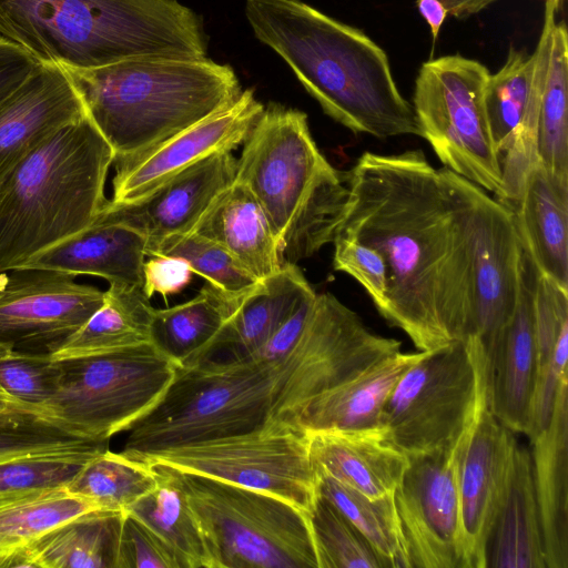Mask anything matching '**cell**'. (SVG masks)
I'll list each match as a JSON object with an SVG mask.
<instances>
[{
  "label": "cell",
  "instance_id": "17",
  "mask_svg": "<svg viewBox=\"0 0 568 568\" xmlns=\"http://www.w3.org/2000/svg\"><path fill=\"white\" fill-rule=\"evenodd\" d=\"M264 105L252 89L231 105L128 158L115 159L111 205L136 202L166 180L221 152H232L246 140Z\"/></svg>",
  "mask_w": 568,
  "mask_h": 568
},
{
  "label": "cell",
  "instance_id": "30",
  "mask_svg": "<svg viewBox=\"0 0 568 568\" xmlns=\"http://www.w3.org/2000/svg\"><path fill=\"white\" fill-rule=\"evenodd\" d=\"M308 285L297 264L284 262L278 272L227 305L229 317L204 357L215 353L247 355L258 349Z\"/></svg>",
  "mask_w": 568,
  "mask_h": 568
},
{
  "label": "cell",
  "instance_id": "47",
  "mask_svg": "<svg viewBox=\"0 0 568 568\" xmlns=\"http://www.w3.org/2000/svg\"><path fill=\"white\" fill-rule=\"evenodd\" d=\"M148 257L142 267V290L148 298L160 294L166 301L191 282L193 272L185 261L165 255Z\"/></svg>",
  "mask_w": 568,
  "mask_h": 568
},
{
  "label": "cell",
  "instance_id": "15",
  "mask_svg": "<svg viewBox=\"0 0 568 568\" xmlns=\"http://www.w3.org/2000/svg\"><path fill=\"white\" fill-rule=\"evenodd\" d=\"M456 444L408 456L409 465L394 491L407 568H467Z\"/></svg>",
  "mask_w": 568,
  "mask_h": 568
},
{
  "label": "cell",
  "instance_id": "40",
  "mask_svg": "<svg viewBox=\"0 0 568 568\" xmlns=\"http://www.w3.org/2000/svg\"><path fill=\"white\" fill-rule=\"evenodd\" d=\"M318 568H390L368 539L327 499L308 515Z\"/></svg>",
  "mask_w": 568,
  "mask_h": 568
},
{
  "label": "cell",
  "instance_id": "24",
  "mask_svg": "<svg viewBox=\"0 0 568 568\" xmlns=\"http://www.w3.org/2000/svg\"><path fill=\"white\" fill-rule=\"evenodd\" d=\"M425 354L398 352L381 359L313 398L295 425L307 433L379 429L384 407L397 382Z\"/></svg>",
  "mask_w": 568,
  "mask_h": 568
},
{
  "label": "cell",
  "instance_id": "37",
  "mask_svg": "<svg viewBox=\"0 0 568 568\" xmlns=\"http://www.w3.org/2000/svg\"><path fill=\"white\" fill-rule=\"evenodd\" d=\"M95 510L103 509L65 487L0 508V567L9 556L49 531Z\"/></svg>",
  "mask_w": 568,
  "mask_h": 568
},
{
  "label": "cell",
  "instance_id": "8",
  "mask_svg": "<svg viewBox=\"0 0 568 568\" xmlns=\"http://www.w3.org/2000/svg\"><path fill=\"white\" fill-rule=\"evenodd\" d=\"M169 468L201 526L213 568H318L306 513L274 495Z\"/></svg>",
  "mask_w": 568,
  "mask_h": 568
},
{
  "label": "cell",
  "instance_id": "34",
  "mask_svg": "<svg viewBox=\"0 0 568 568\" xmlns=\"http://www.w3.org/2000/svg\"><path fill=\"white\" fill-rule=\"evenodd\" d=\"M537 160L550 173L568 178V34L555 23L544 78L537 126Z\"/></svg>",
  "mask_w": 568,
  "mask_h": 568
},
{
  "label": "cell",
  "instance_id": "18",
  "mask_svg": "<svg viewBox=\"0 0 568 568\" xmlns=\"http://www.w3.org/2000/svg\"><path fill=\"white\" fill-rule=\"evenodd\" d=\"M514 433L491 413L488 397L456 444L457 486L467 568H486V545L506 493Z\"/></svg>",
  "mask_w": 568,
  "mask_h": 568
},
{
  "label": "cell",
  "instance_id": "7",
  "mask_svg": "<svg viewBox=\"0 0 568 568\" xmlns=\"http://www.w3.org/2000/svg\"><path fill=\"white\" fill-rule=\"evenodd\" d=\"M235 180L261 204L284 262L296 264L333 242L347 176L320 151L303 111L264 106L243 143Z\"/></svg>",
  "mask_w": 568,
  "mask_h": 568
},
{
  "label": "cell",
  "instance_id": "2",
  "mask_svg": "<svg viewBox=\"0 0 568 568\" xmlns=\"http://www.w3.org/2000/svg\"><path fill=\"white\" fill-rule=\"evenodd\" d=\"M331 293H317L293 348L275 359L215 353L178 367L160 402L126 432L130 458L160 449L295 425L316 396L400 352ZM296 426V425H295Z\"/></svg>",
  "mask_w": 568,
  "mask_h": 568
},
{
  "label": "cell",
  "instance_id": "31",
  "mask_svg": "<svg viewBox=\"0 0 568 568\" xmlns=\"http://www.w3.org/2000/svg\"><path fill=\"white\" fill-rule=\"evenodd\" d=\"M153 311L141 286L111 283L101 306L49 356L67 361L151 343Z\"/></svg>",
  "mask_w": 568,
  "mask_h": 568
},
{
  "label": "cell",
  "instance_id": "3",
  "mask_svg": "<svg viewBox=\"0 0 568 568\" xmlns=\"http://www.w3.org/2000/svg\"><path fill=\"white\" fill-rule=\"evenodd\" d=\"M255 34L292 69L323 111L354 133L422 136L385 51L362 30L302 0H246Z\"/></svg>",
  "mask_w": 568,
  "mask_h": 568
},
{
  "label": "cell",
  "instance_id": "13",
  "mask_svg": "<svg viewBox=\"0 0 568 568\" xmlns=\"http://www.w3.org/2000/svg\"><path fill=\"white\" fill-rule=\"evenodd\" d=\"M557 0H545L544 26L535 51L510 47L505 64L490 74L485 89V109L500 164L506 199L511 207L524 178L537 162V126L540 94L547 69Z\"/></svg>",
  "mask_w": 568,
  "mask_h": 568
},
{
  "label": "cell",
  "instance_id": "41",
  "mask_svg": "<svg viewBox=\"0 0 568 568\" xmlns=\"http://www.w3.org/2000/svg\"><path fill=\"white\" fill-rule=\"evenodd\" d=\"M85 463L63 457H24L0 463V508L67 487Z\"/></svg>",
  "mask_w": 568,
  "mask_h": 568
},
{
  "label": "cell",
  "instance_id": "38",
  "mask_svg": "<svg viewBox=\"0 0 568 568\" xmlns=\"http://www.w3.org/2000/svg\"><path fill=\"white\" fill-rule=\"evenodd\" d=\"M320 476V496L331 501L373 545L390 568H407L394 494L368 497L337 480Z\"/></svg>",
  "mask_w": 568,
  "mask_h": 568
},
{
  "label": "cell",
  "instance_id": "29",
  "mask_svg": "<svg viewBox=\"0 0 568 568\" xmlns=\"http://www.w3.org/2000/svg\"><path fill=\"white\" fill-rule=\"evenodd\" d=\"M125 515L113 510L82 515L16 551L1 567L118 568Z\"/></svg>",
  "mask_w": 568,
  "mask_h": 568
},
{
  "label": "cell",
  "instance_id": "49",
  "mask_svg": "<svg viewBox=\"0 0 568 568\" xmlns=\"http://www.w3.org/2000/svg\"><path fill=\"white\" fill-rule=\"evenodd\" d=\"M417 8L430 28L434 41L447 17V11L439 0H417Z\"/></svg>",
  "mask_w": 568,
  "mask_h": 568
},
{
  "label": "cell",
  "instance_id": "43",
  "mask_svg": "<svg viewBox=\"0 0 568 568\" xmlns=\"http://www.w3.org/2000/svg\"><path fill=\"white\" fill-rule=\"evenodd\" d=\"M538 369L552 357L560 337L568 333V288L537 272L534 293Z\"/></svg>",
  "mask_w": 568,
  "mask_h": 568
},
{
  "label": "cell",
  "instance_id": "44",
  "mask_svg": "<svg viewBox=\"0 0 568 568\" xmlns=\"http://www.w3.org/2000/svg\"><path fill=\"white\" fill-rule=\"evenodd\" d=\"M333 265L356 280L367 292L378 313L385 304L387 288L386 264L381 254L362 242L335 236Z\"/></svg>",
  "mask_w": 568,
  "mask_h": 568
},
{
  "label": "cell",
  "instance_id": "12",
  "mask_svg": "<svg viewBox=\"0 0 568 568\" xmlns=\"http://www.w3.org/2000/svg\"><path fill=\"white\" fill-rule=\"evenodd\" d=\"M280 497L307 515L320 496L310 435L295 425L260 428L148 453L135 458Z\"/></svg>",
  "mask_w": 568,
  "mask_h": 568
},
{
  "label": "cell",
  "instance_id": "42",
  "mask_svg": "<svg viewBox=\"0 0 568 568\" xmlns=\"http://www.w3.org/2000/svg\"><path fill=\"white\" fill-rule=\"evenodd\" d=\"M61 381L60 362L47 354L10 352L0 359V385L38 415L52 399Z\"/></svg>",
  "mask_w": 568,
  "mask_h": 568
},
{
  "label": "cell",
  "instance_id": "35",
  "mask_svg": "<svg viewBox=\"0 0 568 568\" xmlns=\"http://www.w3.org/2000/svg\"><path fill=\"white\" fill-rule=\"evenodd\" d=\"M106 449L108 442L78 436L32 410L0 412V463L24 457L88 462Z\"/></svg>",
  "mask_w": 568,
  "mask_h": 568
},
{
  "label": "cell",
  "instance_id": "16",
  "mask_svg": "<svg viewBox=\"0 0 568 568\" xmlns=\"http://www.w3.org/2000/svg\"><path fill=\"white\" fill-rule=\"evenodd\" d=\"M473 243L468 337L481 347L489 372L517 306L521 240L511 210L478 185L475 186Z\"/></svg>",
  "mask_w": 568,
  "mask_h": 568
},
{
  "label": "cell",
  "instance_id": "1",
  "mask_svg": "<svg viewBox=\"0 0 568 568\" xmlns=\"http://www.w3.org/2000/svg\"><path fill=\"white\" fill-rule=\"evenodd\" d=\"M346 176L348 200L335 236L353 237L384 258L387 288L379 314L419 352L465 341L476 184L435 169L422 150L366 151Z\"/></svg>",
  "mask_w": 568,
  "mask_h": 568
},
{
  "label": "cell",
  "instance_id": "52",
  "mask_svg": "<svg viewBox=\"0 0 568 568\" xmlns=\"http://www.w3.org/2000/svg\"><path fill=\"white\" fill-rule=\"evenodd\" d=\"M560 2H564L565 0H559Z\"/></svg>",
  "mask_w": 568,
  "mask_h": 568
},
{
  "label": "cell",
  "instance_id": "50",
  "mask_svg": "<svg viewBox=\"0 0 568 568\" xmlns=\"http://www.w3.org/2000/svg\"><path fill=\"white\" fill-rule=\"evenodd\" d=\"M448 14L458 19H465L475 14L496 0H439Z\"/></svg>",
  "mask_w": 568,
  "mask_h": 568
},
{
  "label": "cell",
  "instance_id": "33",
  "mask_svg": "<svg viewBox=\"0 0 568 568\" xmlns=\"http://www.w3.org/2000/svg\"><path fill=\"white\" fill-rule=\"evenodd\" d=\"M220 293L207 283L192 300L154 308L151 343L178 367L201 361L227 320Z\"/></svg>",
  "mask_w": 568,
  "mask_h": 568
},
{
  "label": "cell",
  "instance_id": "22",
  "mask_svg": "<svg viewBox=\"0 0 568 568\" xmlns=\"http://www.w3.org/2000/svg\"><path fill=\"white\" fill-rule=\"evenodd\" d=\"M310 453L318 475L328 476L368 497L392 495L408 465L383 428L308 433Z\"/></svg>",
  "mask_w": 568,
  "mask_h": 568
},
{
  "label": "cell",
  "instance_id": "19",
  "mask_svg": "<svg viewBox=\"0 0 568 568\" xmlns=\"http://www.w3.org/2000/svg\"><path fill=\"white\" fill-rule=\"evenodd\" d=\"M232 152L213 154L173 175L145 197L105 206L94 223H116L146 239L148 251L162 240L191 233L202 215L236 178Z\"/></svg>",
  "mask_w": 568,
  "mask_h": 568
},
{
  "label": "cell",
  "instance_id": "6",
  "mask_svg": "<svg viewBox=\"0 0 568 568\" xmlns=\"http://www.w3.org/2000/svg\"><path fill=\"white\" fill-rule=\"evenodd\" d=\"M64 69L115 159L141 153L194 125L231 105L243 91L229 64L207 57L135 58Z\"/></svg>",
  "mask_w": 568,
  "mask_h": 568
},
{
  "label": "cell",
  "instance_id": "48",
  "mask_svg": "<svg viewBox=\"0 0 568 568\" xmlns=\"http://www.w3.org/2000/svg\"><path fill=\"white\" fill-rule=\"evenodd\" d=\"M38 61L18 44L0 37V104L33 72Z\"/></svg>",
  "mask_w": 568,
  "mask_h": 568
},
{
  "label": "cell",
  "instance_id": "23",
  "mask_svg": "<svg viewBox=\"0 0 568 568\" xmlns=\"http://www.w3.org/2000/svg\"><path fill=\"white\" fill-rule=\"evenodd\" d=\"M510 210L538 272L568 288V178L554 175L535 162Z\"/></svg>",
  "mask_w": 568,
  "mask_h": 568
},
{
  "label": "cell",
  "instance_id": "11",
  "mask_svg": "<svg viewBox=\"0 0 568 568\" xmlns=\"http://www.w3.org/2000/svg\"><path fill=\"white\" fill-rule=\"evenodd\" d=\"M490 77L480 62L459 54L424 62L413 109L424 138L444 168L504 203L503 173L485 109Z\"/></svg>",
  "mask_w": 568,
  "mask_h": 568
},
{
  "label": "cell",
  "instance_id": "21",
  "mask_svg": "<svg viewBox=\"0 0 568 568\" xmlns=\"http://www.w3.org/2000/svg\"><path fill=\"white\" fill-rule=\"evenodd\" d=\"M537 267L521 243L519 292L511 323L489 368L488 405L513 433L526 434L537 379L534 293Z\"/></svg>",
  "mask_w": 568,
  "mask_h": 568
},
{
  "label": "cell",
  "instance_id": "51",
  "mask_svg": "<svg viewBox=\"0 0 568 568\" xmlns=\"http://www.w3.org/2000/svg\"><path fill=\"white\" fill-rule=\"evenodd\" d=\"M10 352H11V349L8 346L0 343V359H2L4 356H7ZM13 408H22V409L31 410L30 408L26 407L24 405L20 404L18 400H16L0 385V412L13 409Z\"/></svg>",
  "mask_w": 568,
  "mask_h": 568
},
{
  "label": "cell",
  "instance_id": "10",
  "mask_svg": "<svg viewBox=\"0 0 568 568\" xmlns=\"http://www.w3.org/2000/svg\"><path fill=\"white\" fill-rule=\"evenodd\" d=\"M58 362L60 386L40 416L99 442L126 432L148 414L170 387L178 368L152 343Z\"/></svg>",
  "mask_w": 568,
  "mask_h": 568
},
{
  "label": "cell",
  "instance_id": "26",
  "mask_svg": "<svg viewBox=\"0 0 568 568\" xmlns=\"http://www.w3.org/2000/svg\"><path fill=\"white\" fill-rule=\"evenodd\" d=\"M146 257V239L139 232L116 223H93L21 266L100 276L109 284L142 287Z\"/></svg>",
  "mask_w": 568,
  "mask_h": 568
},
{
  "label": "cell",
  "instance_id": "9",
  "mask_svg": "<svg viewBox=\"0 0 568 568\" xmlns=\"http://www.w3.org/2000/svg\"><path fill=\"white\" fill-rule=\"evenodd\" d=\"M488 384L487 361L476 339L426 352L394 387L381 428L407 456L450 447L476 418Z\"/></svg>",
  "mask_w": 568,
  "mask_h": 568
},
{
  "label": "cell",
  "instance_id": "5",
  "mask_svg": "<svg viewBox=\"0 0 568 568\" xmlns=\"http://www.w3.org/2000/svg\"><path fill=\"white\" fill-rule=\"evenodd\" d=\"M115 153L85 114L0 175V272L91 226Z\"/></svg>",
  "mask_w": 568,
  "mask_h": 568
},
{
  "label": "cell",
  "instance_id": "20",
  "mask_svg": "<svg viewBox=\"0 0 568 568\" xmlns=\"http://www.w3.org/2000/svg\"><path fill=\"white\" fill-rule=\"evenodd\" d=\"M87 114L62 65L38 63L0 104V175L61 128Z\"/></svg>",
  "mask_w": 568,
  "mask_h": 568
},
{
  "label": "cell",
  "instance_id": "27",
  "mask_svg": "<svg viewBox=\"0 0 568 568\" xmlns=\"http://www.w3.org/2000/svg\"><path fill=\"white\" fill-rule=\"evenodd\" d=\"M192 233L225 247L258 281L272 276L284 264L265 212L236 180L217 195Z\"/></svg>",
  "mask_w": 568,
  "mask_h": 568
},
{
  "label": "cell",
  "instance_id": "25",
  "mask_svg": "<svg viewBox=\"0 0 568 568\" xmlns=\"http://www.w3.org/2000/svg\"><path fill=\"white\" fill-rule=\"evenodd\" d=\"M530 443L546 568H568V377L547 428Z\"/></svg>",
  "mask_w": 568,
  "mask_h": 568
},
{
  "label": "cell",
  "instance_id": "39",
  "mask_svg": "<svg viewBox=\"0 0 568 568\" xmlns=\"http://www.w3.org/2000/svg\"><path fill=\"white\" fill-rule=\"evenodd\" d=\"M165 255L185 261L192 272L222 296L225 306L234 302L260 282L225 247L199 235H172L148 251L146 256Z\"/></svg>",
  "mask_w": 568,
  "mask_h": 568
},
{
  "label": "cell",
  "instance_id": "45",
  "mask_svg": "<svg viewBox=\"0 0 568 568\" xmlns=\"http://www.w3.org/2000/svg\"><path fill=\"white\" fill-rule=\"evenodd\" d=\"M118 568H181L172 550L146 526L125 515Z\"/></svg>",
  "mask_w": 568,
  "mask_h": 568
},
{
  "label": "cell",
  "instance_id": "14",
  "mask_svg": "<svg viewBox=\"0 0 568 568\" xmlns=\"http://www.w3.org/2000/svg\"><path fill=\"white\" fill-rule=\"evenodd\" d=\"M64 272H0V343L12 352L50 355L101 306L104 291Z\"/></svg>",
  "mask_w": 568,
  "mask_h": 568
},
{
  "label": "cell",
  "instance_id": "28",
  "mask_svg": "<svg viewBox=\"0 0 568 568\" xmlns=\"http://www.w3.org/2000/svg\"><path fill=\"white\" fill-rule=\"evenodd\" d=\"M546 568L530 450L516 444L509 479L486 545V568Z\"/></svg>",
  "mask_w": 568,
  "mask_h": 568
},
{
  "label": "cell",
  "instance_id": "36",
  "mask_svg": "<svg viewBox=\"0 0 568 568\" xmlns=\"http://www.w3.org/2000/svg\"><path fill=\"white\" fill-rule=\"evenodd\" d=\"M156 485L158 473L153 466L106 449L88 460L65 489L90 499L103 510L126 513Z\"/></svg>",
  "mask_w": 568,
  "mask_h": 568
},
{
  "label": "cell",
  "instance_id": "4",
  "mask_svg": "<svg viewBox=\"0 0 568 568\" xmlns=\"http://www.w3.org/2000/svg\"><path fill=\"white\" fill-rule=\"evenodd\" d=\"M0 37L69 69L207 57L201 18L178 0H0Z\"/></svg>",
  "mask_w": 568,
  "mask_h": 568
},
{
  "label": "cell",
  "instance_id": "46",
  "mask_svg": "<svg viewBox=\"0 0 568 568\" xmlns=\"http://www.w3.org/2000/svg\"><path fill=\"white\" fill-rule=\"evenodd\" d=\"M568 333L564 334L550 361L537 372V379L530 407L528 428L525 435L530 440L547 428L560 385L567 378Z\"/></svg>",
  "mask_w": 568,
  "mask_h": 568
},
{
  "label": "cell",
  "instance_id": "32",
  "mask_svg": "<svg viewBox=\"0 0 568 568\" xmlns=\"http://www.w3.org/2000/svg\"><path fill=\"white\" fill-rule=\"evenodd\" d=\"M158 485L126 514L152 530L175 555L181 568H213L201 526L169 467L151 465Z\"/></svg>",
  "mask_w": 568,
  "mask_h": 568
}]
</instances>
